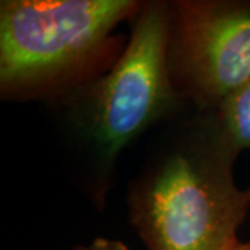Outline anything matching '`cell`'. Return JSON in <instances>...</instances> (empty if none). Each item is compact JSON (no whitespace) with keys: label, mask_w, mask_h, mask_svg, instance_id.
<instances>
[{"label":"cell","mask_w":250,"mask_h":250,"mask_svg":"<svg viewBox=\"0 0 250 250\" xmlns=\"http://www.w3.org/2000/svg\"><path fill=\"white\" fill-rule=\"evenodd\" d=\"M239 154L207 118L157 153L128 192L129 221L147 250H233L250 188L233 178Z\"/></svg>","instance_id":"obj_1"},{"label":"cell","mask_w":250,"mask_h":250,"mask_svg":"<svg viewBox=\"0 0 250 250\" xmlns=\"http://www.w3.org/2000/svg\"><path fill=\"white\" fill-rule=\"evenodd\" d=\"M141 6L135 0H3L1 95H36L80 77L107 53L113 31Z\"/></svg>","instance_id":"obj_2"},{"label":"cell","mask_w":250,"mask_h":250,"mask_svg":"<svg viewBox=\"0 0 250 250\" xmlns=\"http://www.w3.org/2000/svg\"><path fill=\"white\" fill-rule=\"evenodd\" d=\"M168 49L170 4L143 3L116 62L75 98L74 120L103 174L125 146L178 104Z\"/></svg>","instance_id":"obj_3"},{"label":"cell","mask_w":250,"mask_h":250,"mask_svg":"<svg viewBox=\"0 0 250 250\" xmlns=\"http://www.w3.org/2000/svg\"><path fill=\"white\" fill-rule=\"evenodd\" d=\"M168 56L179 95L213 111L250 80V0L170 3Z\"/></svg>","instance_id":"obj_4"},{"label":"cell","mask_w":250,"mask_h":250,"mask_svg":"<svg viewBox=\"0 0 250 250\" xmlns=\"http://www.w3.org/2000/svg\"><path fill=\"white\" fill-rule=\"evenodd\" d=\"M208 120L238 154L250 150V80L223 99Z\"/></svg>","instance_id":"obj_5"},{"label":"cell","mask_w":250,"mask_h":250,"mask_svg":"<svg viewBox=\"0 0 250 250\" xmlns=\"http://www.w3.org/2000/svg\"><path fill=\"white\" fill-rule=\"evenodd\" d=\"M74 250H129L124 242L110 238H95L86 245H80Z\"/></svg>","instance_id":"obj_6"},{"label":"cell","mask_w":250,"mask_h":250,"mask_svg":"<svg viewBox=\"0 0 250 250\" xmlns=\"http://www.w3.org/2000/svg\"><path fill=\"white\" fill-rule=\"evenodd\" d=\"M233 250H250V241L249 242H241Z\"/></svg>","instance_id":"obj_7"}]
</instances>
